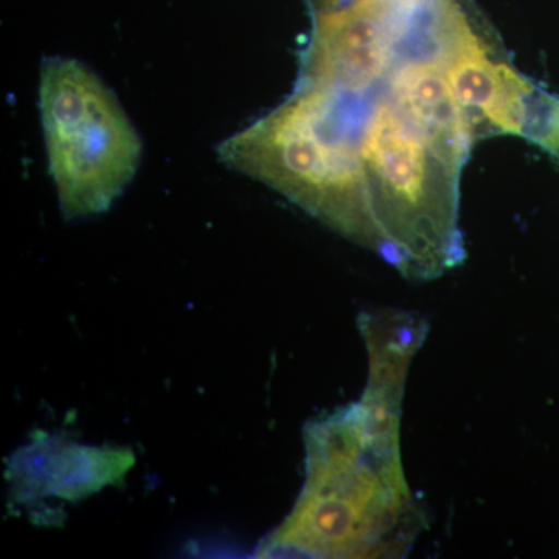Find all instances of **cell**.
Segmentation results:
<instances>
[{"label":"cell","instance_id":"cell-6","mask_svg":"<svg viewBox=\"0 0 559 559\" xmlns=\"http://www.w3.org/2000/svg\"><path fill=\"white\" fill-rule=\"evenodd\" d=\"M320 2V11H329L336 9V7H340L342 2H345V0H319Z\"/></svg>","mask_w":559,"mask_h":559},{"label":"cell","instance_id":"cell-3","mask_svg":"<svg viewBox=\"0 0 559 559\" xmlns=\"http://www.w3.org/2000/svg\"><path fill=\"white\" fill-rule=\"evenodd\" d=\"M218 157L347 240L380 253L360 159L358 116L342 92L297 81L277 108L223 140Z\"/></svg>","mask_w":559,"mask_h":559},{"label":"cell","instance_id":"cell-2","mask_svg":"<svg viewBox=\"0 0 559 559\" xmlns=\"http://www.w3.org/2000/svg\"><path fill=\"white\" fill-rule=\"evenodd\" d=\"M353 94L380 255L404 277H440L466 257L459 226V180L468 156L411 116L384 76Z\"/></svg>","mask_w":559,"mask_h":559},{"label":"cell","instance_id":"cell-4","mask_svg":"<svg viewBox=\"0 0 559 559\" xmlns=\"http://www.w3.org/2000/svg\"><path fill=\"white\" fill-rule=\"evenodd\" d=\"M39 110L51 179L66 219L100 215L138 175L143 145L123 106L75 58H46Z\"/></svg>","mask_w":559,"mask_h":559},{"label":"cell","instance_id":"cell-1","mask_svg":"<svg viewBox=\"0 0 559 559\" xmlns=\"http://www.w3.org/2000/svg\"><path fill=\"white\" fill-rule=\"evenodd\" d=\"M370 355L358 403L308 426L307 481L288 520L261 549L267 557H399L421 528L404 477L401 403L428 330L382 314L360 326Z\"/></svg>","mask_w":559,"mask_h":559},{"label":"cell","instance_id":"cell-5","mask_svg":"<svg viewBox=\"0 0 559 559\" xmlns=\"http://www.w3.org/2000/svg\"><path fill=\"white\" fill-rule=\"evenodd\" d=\"M447 75L476 140L525 138L539 92L468 24L448 51Z\"/></svg>","mask_w":559,"mask_h":559}]
</instances>
